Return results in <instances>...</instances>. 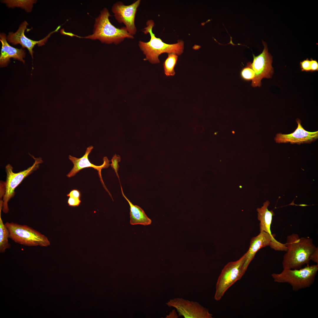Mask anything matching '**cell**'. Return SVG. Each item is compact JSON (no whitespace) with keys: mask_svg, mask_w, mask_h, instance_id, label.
<instances>
[{"mask_svg":"<svg viewBox=\"0 0 318 318\" xmlns=\"http://www.w3.org/2000/svg\"><path fill=\"white\" fill-rule=\"evenodd\" d=\"M287 248L282 261L283 269H298L308 265L312 254L318 249L309 237L299 238L293 233L288 236L285 244Z\"/></svg>","mask_w":318,"mask_h":318,"instance_id":"6da1fadb","label":"cell"},{"mask_svg":"<svg viewBox=\"0 0 318 318\" xmlns=\"http://www.w3.org/2000/svg\"><path fill=\"white\" fill-rule=\"evenodd\" d=\"M110 16L108 9L103 8L95 20L92 34L82 37L72 34V37L98 40L102 43L116 45L120 44L126 38L134 39V36L128 32L125 26L118 28L112 24L109 19Z\"/></svg>","mask_w":318,"mask_h":318,"instance_id":"7a4b0ae2","label":"cell"},{"mask_svg":"<svg viewBox=\"0 0 318 318\" xmlns=\"http://www.w3.org/2000/svg\"><path fill=\"white\" fill-rule=\"evenodd\" d=\"M155 25L152 20L147 21L146 26L142 30L145 34L149 33L150 38L148 42L141 41L138 42V46L145 55L144 60L148 61L152 64H157L160 62L159 56L163 53H173L180 55L183 53L184 48V42L179 40L174 44H168L164 43L160 38L156 37L153 32V29Z\"/></svg>","mask_w":318,"mask_h":318,"instance_id":"3957f363","label":"cell"},{"mask_svg":"<svg viewBox=\"0 0 318 318\" xmlns=\"http://www.w3.org/2000/svg\"><path fill=\"white\" fill-rule=\"evenodd\" d=\"M318 271V264L307 265L298 269H283L279 274L273 273L274 281L279 283H287L292 290L297 291L309 287L314 283Z\"/></svg>","mask_w":318,"mask_h":318,"instance_id":"277c9868","label":"cell"},{"mask_svg":"<svg viewBox=\"0 0 318 318\" xmlns=\"http://www.w3.org/2000/svg\"><path fill=\"white\" fill-rule=\"evenodd\" d=\"M5 224L9 238L16 243L28 246L47 247L50 244L46 236L28 226L13 222H6Z\"/></svg>","mask_w":318,"mask_h":318,"instance_id":"5b68a950","label":"cell"},{"mask_svg":"<svg viewBox=\"0 0 318 318\" xmlns=\"http://www.w3.org/2000/svg\"><path fill=\"white\" fill-rule=\"evenodd\" d=\"M245 256V254L237 261L228 262L222 270L216 285V300H220L228 289L245 273L243 269Z\"/></svg>","mask_w":318,"mask_h":318,"instance_id":"8992f818","label":"cell"},{"mask_svg":"<svg viewBox=\"0 0 318 318\" xmlns=\"http://www.w3.org/2000/svg\"><path fill=\"white\" fill-rule=\"evenodd\" d=\"M35 162L31 166L27 169L17 173H14L13 168L9 164L6 167V180L5 182V192L3 198L2 211L8 213L9 209L8 203L10 199L15 195V189L27 176L38 169L39 164L43 161L40 158H35Z\"/></svg>","mask_w":318,"mask_h":318,"instance_id":"52a82bcc","label":"cell"},{"mask_svg":"<svg viewBox=\"0 0 318 318\" xmlns=\"http://www.w3.org/2000/svg\"><path fill=\"white\" fill-rule=\"evenodd\" d=\"M269 246L275 251H286L287 250L285 244L278 241L264 231H260L259 235L251 239L249 249L245 254V260L243 266L244 272L257 252L261 249Z\"/></svg>","mask_w":318,"mask_h":318,"instance_id":"ba28073f","label":"cell"},{"mask_svg":"<svg viewBox=\"0 0 318 318\" xmlns=\"http://www.w3.org/2000/svg\"><path fill=\"white\" fill-rule=\"evenodd\" d=\"M141 2L140 0H137L131 4L127 5L121 1H118L114 4L111 8L116 20L119 23H123L128 32L133 36L137 32L135 19Z\"/></svg>","mask_w":318,"mask_h":318,"instance_id":"9c48e42d","label":"cell"},{"mask_svg":"<svg viewBox=\"0 0 318 318\" xmlns=\"http://www.w3.org/2000/svg\"><path fill=\"white\" fill-rule=\"evenodd\" d=\"M166 304L168 307L175 308L178 316L185 318H212L209 310L197 302L177 298L170 299Z\"/></svg>","mask_w":318,"mask_h":318,"instance_id":"30bf717a","label":"cell"},{"mask_svg":"<svg viewBox=\"0 0 318 318\" xmlns=\"http://www.w3.org/2000/svg\"><path fill=\"white\" fill-rule=\"evenodd\" d=\"M264 49L261 54L256 56L253 55V62L251 64L255 73V77L251 84V86L254 87H260L262 79L271 78L274 72L272 56L268 52L266 44H264Z\"/></svg>","mask_w":318,"mask_h":318,"instance_id":"8fae6325","label":"cell"},{"mask_svg":"<svg viewBox=\"0 0 318 318\" xmlns=\"http://www.w3.org/2000/svg\"><path fill=\"white\" fill-rule=\"evenodd\" d=\"M297 127L295 131L289 134L280 133L276 134L274 140L276 143H288L300 145L310 144L318 138V131L309 132L305 130L301 125V121L299 118L296 120Z\"/></svg>","mask_w":318,"mask_h":318,"instance_id":"7c38bea8","label":"cell"},{"mask_svg":"<svg viewBox=\"0 0 318 318\" xmlns=\"http://www.w3.org/2000/svg\"><path fill=\"white\" fill-rule=\"evenodd\" d=\"M93 148V147L92 146H90L87 147L85 154L80 158H77L70 155L69 156V158L73 164L74 166L70 172L67 175V176L68 178L73 177L80 170L83 168H94L98 172L99 176L101 183L105 189L111 196L110 193L103 182L101 173L102 169L108 168L110 164L109 162L111 161L109 160L107 157H105L103 159V163L102 165L97 166L92 164L90 161L88 157Z\"/></svg>","mask_w":318,"mask_h":318,"instance_id":"4fadbf2b","label":"cell"},{"mask_svg":"<svg viewBox=\"0 0 318 318\" xmlns=\"http://www.w3.org/2000/svg\"><path fill=\"white\" fill-rule=\"evenodd\" d=\"M28 25L27 22L24 21L20 25L18 29L15 33L9 32L7 37V41L12 44H20L23 48H26L29 50L30 54L33 58V49L35 45L37 44L39 46L44 45L50 36L55 32H57L60 28L58 26L54 31L50 33L44 38L38 41H34L27 37L24 34V32Z\"/></svg>","mask_w":318,"mask_h":318,"instance_id":"5bb4252c","label":"cell"},{"mask_svg":"<svg viewBox=\"0 0 318 318\" xmlns=\"http://www.w3.org/2000/svg\"><path fill=\"white\" fill-rule=\"evenodd\" d=\"M0 41L1 43V48L0 56L1 67L6 66L9 62L11 58L17 59L25 63L23 59L25 57V50L21 48L18 49L11 46L8 43L5 34L1 33L0 34Z\"/></svg>","mask_w":318,"mask_h":318,"instance_id":"9a60e30c","label":"cell"},{"mask_svg":"<svg viewBox=\"0 0 318 318\" xmlns=\"http://www.w3.org/2000/svg\"><path fill=\"white\" fill-rule=\"evenodd\" d=\"M270 204L269 201H266L263 203V205L260 208H258L257 218L260 221V231H264L269 234L273 238H274L271 230V226L272 220L273 216L275 214L273 210H269L268 207Z\"/></svg>","mask_w":318,"mask_h":318,"instance_id":"2e32d148","label":"cell"},{"mask_svg":"<svg viewBox=\"0 0 318 318\" xmlns=\"http://www.w3.org/2000/svg\"><path fill=\"white\" fill-rule=\"evenodd\" d=\"M122 196L128 202L130 206V223L131 225L140 224L144 226L150 225L151 220L147 216L144 211L139 206L133 204L126 197L120 185Z\"/></svg>","mask_w":318,"mask_h":318,"instance_id":"e0dca14e","label":"cell"},{"mask_svg":"<svg viewBox=\"0 0 318 318\" xmlns=\"http://www.w3.org/2000/svg\"><path fill=\"white\" fill-rule=\"evenodd\" d=\"M3 203H0V252H4L6 249L10 247L9 242V238L8 230L4 224L1 217V211L2 210Z\"/></svg>","mask_w":318,"mask_h":318,"instance_id":"ac0fdd59","label":"cell"},{"mask_svg":"<svg viewBox=\"0 0 318 318\" xmlns=\"http://www.w3.org/2000/svg\"><path fill=\"white\" fill-rule=\"evenodd\" d=\"M6 4L9 7H19L24 9L28 12L32 11L33 4L36 3V0H5L2 1Z\"/></svg>","mask_w":318,"mask_h":318,"instance_id":"d6986e66","label":"cell"},{"mask_svg":"<svg viewBox=\"0 0 318 318\" xmlns=\"http://www.w3.org/2000/svg\"><path fill=\"white\" fill-rule=\"evenodd\" d=\"M178 57V55L175 54H168V57L163 64L164 73L167 76H173L175 74L174 68L176 64Z\"/></svg>","mask_w":318,"mask_h":318,"instance_id":"ffe728a7","label":"cell"},{"mask_svg":"<svg viewBox=\"0 0 318 318\" xmlns=\"http://www.w3.org/2000/svg\"><path fill=\"white\" fill-rule=\"evenodd\" d=\"M251 64L250 62L248 63L247 66L241 72V76L244 80L252 81L255 77V73L251 67Z\"/></svg>","mask_w":318,"mask_h":318,"instance_id":"44dd1931","label":"cell"},{"mask_svg":"<svg viewBox=\"0 0 318 318\" xmlns=\"http://www.w3.org/2000/svg\"><path fill=\"white\" fill-rule=\"evenodd\" d=\"M121 159L119 155L117 156V155L115 154L113 156L111 159V161L112 162V163L110 164V165L112 169L115 170L116 175L118 178L120 185H121L120 183L119 176L117 173V171L118 170L119 168L120 167L119 165L118 164V163L120 161Z\"/></svg>","mask_w":318,"mask_h":318,"instance_id":"7402d4cb","label":"cell"},{"mask_svg":"<svg viewBox=\"0 0 318 318\" xmlns=\"http://www.w3.org/2000/svg\"><path fill=\"white\" fill-rule=\"evenodd\" d=\"M300 65L302 70V71H311L310 61L307 59L300 63Z\"/></svg>","mask_w":318,"mask_h":318,"instance_id":"603a6c76","label":"cell"},{"mask_svg":"<svg viewBox=\"0 0 318 318\" xmlns=\"http://www.w3.org/2000/svg\"><path fill=\"white\" fill-rule=\"evenodd\" d=\"M81 202L80 199L69 197L68 200V203L69 206L75 207L78 206Z\"/></svg>","mask_w":318,"mask_h":318,"instance_id":"cb8c5ba5","label":"cell"},{"mask_svg":"<svg viewBox=\"0 0 318 318\" xmlns=\"http://www.w3.org/2000/svg\"><path fill=\"white\" fill-rule=\"evenodd\" d=\"M67 196L72 197L80 199L81 193L80 191L77 189H74L71 191L67 195Z\"/></svg>","mask_w":318,"mask_h":318,"instance_id":"d4e9b609","label":"cell"},{"mask_svg":"<svg viewBox=\"0 0 318 318\" xmlns=\"http://www.w3.org/2000/svg\"><path fill=\"white\" fill-rule=\"evenodd\" d=\"M310 61L311 71H314L318 70V63L316 60L311 59Z\"/></svg>","mask_w":318,"mask_h":318,"instance_id":"484cf974","label":"cell"},{"mask_svg":"<svg viewBox=\"0 0 318 318\" xmlns=\"http://www.w3.org/2000/svg\"><path fill=\"white\" fill-rule=\"evenodd\" d=\"M311 260L318 264V248L312 254L311 257Z\"/></svg>","mask_w":318,"mask_h":318,"instance_id":"4316f807","label":"cell"},{"mask_svg":"<svg viewBox=\"0 0 318 318\" xmlns=\"http://www.w3.org/2000/svg\"><path fill=\"white\" fill-rule=\"evenodd\" d=\"M178 316L177 315L175 310H173L172 312H170L169 315L167 316L168 318H178Z\"/></svg>","mask_w":318,"mask_h":318,"instance_id":"83f0119b","label":"cell"},{"mask_svg":"<svg viewBox=\"0 0 318 318\" xmlns=\"http://www.w3.org/2000/svg\"><path fill=\"white\" fill-rule=\"evenodd\" d=\"M232 132V133H233V134H234V131H233Z\"/></svg>","mask_w":318,"mask_h":318,"instance_id":"f1b7e54d","label":"cell"}]
</instances>
